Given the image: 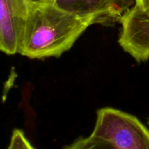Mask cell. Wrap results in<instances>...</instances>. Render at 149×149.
I'll use <instances>...</instances> for the list:
<instances>
[{"label": "cell", "instance_id": "obj_1", "mask_svg": "<svg viewBox=\"0 0 149 149\" xmlns=\"http://www.w3.org/2000/svg\"><path fill=\"white\" fill-rule=\"evenodd\" d=\"M93 24L92 19L61 10L52 1H31L20 54L31 59L59 58Z\"/></svg>", "mask_w": 149, "mask_h": 149}, {"label": "cell", "instance_id": "obj_2", "mask_svg": "<svg viewBox=\"0 0 149 149\" xmlns=\"http://www.w3.org/2000/svg\"><path fill=\"white\" fill-rule=\"evenodd\" d=\"M91 135L106 140L117 149H149V130L136 116L106 107L97 111Z\"/></svg>", "mask_w": 149, "mask_h": 149}, {"label": "cell", "instance_id": "obj_3", "mask_svg": "<svg viewBox=\"0 0 149 149\" xmlns=\"http://www.w3.org/2000/svg\"><path fill=\"white\" fill-rule=\"evenodd\" d=\"M61 10L92 19L94 24L113 26L135 4V0H53Z\"/></svg>", "mask_w": 149, "mask_h": 149}, {"label": "cell", "instance_id": "obj_4", "mask_svg": "<svg viewBox=\"0 0 149 149\" xmlns=\"http://www.w3.org/2000/svg\"><path fill=\"white\" fill-rule=\"evenodd\" d=\"M29 0H0V49L20 53L29 13Z\"/></svg>", "mask_w": 149, "mask_h": 149}, {"label": "cell", "instance_id": "obj_5", "mask_svg": "<svg viewBox=\"0 0 149 149\" xmlns=\"http://www.w3.org/2000/svg\"><path fill=\"white\" fill-rule=\"evenodd\" d=\"M119 44L138 62L149 60V11L134 5L122 17Z\"/></svg>", "mask_w": 149, "mask_h": 149}, {"label": "cell", "instance_id": "obj_6", "mask_svg": "<svg viewBox=\"0 0 149 149\" xmlns=\"http://www.w3.org/2000/svg\"><path fill=\"white\" fill-rule=\"evenodd\" d=\"M62 149H117L113 144L106 140L91 135L88 137H79L71 144Z\"/></svg>", "mask_w": 149, "mask_h": 149}, {"label": "cell", "instance_id": "obj_7", "mask_svg": "<svg viewBox=\"0 0 149 149\" xmlns=\"http://www.w3.org/2000/svg\"><path fill=\"white\" fill-rule=\"evenodd\" d=\"M7 149H35L25 135L19 129H15L12 133Z\"/></svg>", "mask_w": 149, "mask_h": 149}, {"label": "cell", "instance_id": "obj_8", "mask_svg": "<svg viewBox=\"0 0 149 149\" xmlns=\"http://www.w3.org/2000/svg\"><path fill=\"white\" fill-rule=\"evenodd\" d=\"M135 5L144 11H149V0H135Z\"/></svg>", "mask_w": 149, "mask_h": 149}, {"label": "cell", "instance_id": "obj_9", "mask_svg": "<svg viewBox=\"0 0 149 149\" xmlns=\"http://www.w3.org/2000/svg\"><path fill=\"white\" fill-rule=\"evenodd\" d=\"M38 1H52L53 0H38Z\"/></svg>", "mask_w": 149, "mask_h": 149}, {"label": "cell", "instance_id": "obj_10", "mask_svg": "<svg viewBox=\"0 0 149 149\" xmlns=\"http://www.w3.org/2000/svg\"><path fill=\"white\" fill-rule=\"evenodd\" d=\"M30 1H38V0H29Z\"/></svg>", "mask_w": 149, "mask_h": 149}, {"label": "cell", "instance_id": "obj_11", "mask_svg": "<svg viewBox=\"0 0 149 149\" xmlns=\"http://www.w3.org/2000/svg\"><path fill=\"white\" fill-rule=\"evenodd\" d=\"M148 125H149V119H148Z\"/></svg>", "mask_w": 149, "mask_h": 149}]
</instances>
